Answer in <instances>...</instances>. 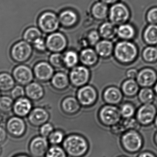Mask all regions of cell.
I'll use <instances>...</instances> for the list:
<instances>
[{
  "label": "cell",
  "mask_w": 157,
  "mask_h": 157,
  "mask_svg": "<svg viewBox=\"0 0 157 157\" xmlns=\"http://www.w3.org/2000/svg\"><path fill=\"white\" fill-rule=\"evenodd\" d=\"M2 154V148H1V147H0V155Z\"/></svg>",
  "instance_id": "cell-54"
},
{
  "label": "cell",
  "mask_w": 157,
  "mask_h": 157,
  "mask_svg": "<svg viewBox=\"0 0 157 157\" xmlns=\"http://www.w3.org/2000/svg\"><path fill=\"white\" fill-rule=\"evenodd\" d=\"M14 157H29L28 156L26 155H17L15 156Z\"/></svg>",
  "instance_id": "cell-50"
},
{
  "label": "cell",
  "mask_w": 157,
  "mask_h": 157,
  "mask_svg": "<svg viewBox=\"0 0 157 157\" xmlns=\"http://www.w3.org/2000/svg\"><path fill=\"white\" fill-rule=\"evenodd\" d=\"M1 92H0V98H1Z\"/></svg>",
  "instance_id": "cell-56"
},
{
  "label": "cell",
  "mask_w": 157,
  "mask_h": 157,
  "mask_svg": "<svg viewBox=\"0 0 157 157\" xmlns=\"http://www.w3.org/2000/svg\"><path fill=\"white\" fill-rule=\"evenodd\" d=\"M157 75L155 71L150 69H146L141 71L137 76L138 83L143 86H150L155 82Z\"/></svg>",
  "instance_id": "cell-19"
},
{
  "label": "cell",
  "mask_w": 157,
  "mask_h": 157,
  "mask_svg": "<svg viewBox=\"0 0 157 157\" xmlns=\"http://www.w3.org/2000/svg\"><path fill=\"white\" fill-rule=\"evenodd\" d=\"M147 20L149 24L157 25V6L150 8L147 12Z\"/></svg>",
  "instance_id": "cell-43"
},
{
  "label": "cell",
  "mask_w": 157,
  "mask_h": 157,
  "mask_svg": "<svg viewBox=\"0 0 157 157\" xmlns=\"http://www.w3.org/2000/svg\"><path fill=\"white\" fill-rule=\"evenodd\" d=\"M34 76L40 81H46L52 78L54 70L48 63L41 62L37 63L34 68Z\"/></svg>",
  "instance_id": "cell-15"
},
{
  "label": "cell",
  "mask_w": 157,
  "mask_h": 157,
  "mask_svg": "<svg viewBox=\"0 0 157 157\" xmlns=\"http://www.w3.org/2000/svg\"><path fill=\"white\" fill-rule=\"evenodd\" d=\"M12 75L18 85L26 86L32 82L34 74L30 67L27 65L20 64L15 67Z\"/></svg>",
  "instance_id": "cell-8"
},
{
  "label": "cell",
  "mask_w": 157,
  "mask_h": 157,
  "mask_svg": "<svg viewBox=\"0 0 157 157\" xmlns=\"http://www.w3.org/2000/svg\"><path fill=\"white\" fill-rule=\"evenodd\" d=\"M64 148L59 145H52L46 153L45 157H67Z\"/></svg>",
  "instance_id": "cell-35"
},
{
  "label": "cell",
  "mask_w": 157,
  "mask_h": 157,
  "mask_svg": "<svg viewBox=\"0 0 157 157\" xmlns=\"http://www.w3.org/2000/svg\"><path fill=\"white\" fill-rule=\"evenodd\" d=\"M25 95L31 100L38 101L44 95L43 87L36 82H32L26 86Z\"/></svg>",
  "instance_id": "cell-18"
},
{
  "label": "cell",
  "mask_w": 157,
  "mask_h": 157,
  "mask_svg": "<svg viewBox=\"0 0 157 157\" xmlns=\"http://www.w3.org/2000/svg\"><path fill=\"white\" fill-rule=\"evenodd\" d=\"M144 36L145 40L148 44H157V25L149 24L146 26L144 31Z\"/></svg>",
  "instance_id": "cell-30"
},
{
  "label": "cell",
  "mask_w": 157,
  "mask_h": 157,
  "mask_svg": "<svg viewBox=\"0 0 157 157\" xmlns=\"http://www.w3.org/2000/svg\"><path fill=\"white\" fill-rule=\"evenodd\" d=\"M60 23L65 27H71L75 25L77 21V16L75 12L71 10L63 11L59 16Z\"/></svg>",
  "instance_id": "cell-23"
},
{
  "label": "cell",
  "mask_w": 157,
  "mask_h": 157,
  "mask_svg": "<svg viewBox=\"0 0 157 157\" xmlns=\"http://www.w3.org/2000/svg\"><path fill=\"white\" fill-rule=\"evenodd\" d=\"M64 64L67 67H73L78 63V57L77 53L75 52L70 51L67 52L63 56Z\"/></svg>",
  "instance_id": "cell-36"
},
{
  "label": "cell",
  "mask_w": 157,
  "mask_h": 157,
  "mask_svg": "<svg viewBox=\"0 0 157 157\" xmlns=\"http://www.w3.org/2000/svg\"><path fill=\"white\" fill-rule=\"evenodd\" d=\"M118 0H101L102 2L105 3L106 4H113L116 2Z\"/></svg>",
  "instance_id": "cell-49"
},
{
  "label": "cell",
  "mask_w": 157,
  "mask_h": 157,
  "mask_svg": "<svg viewBox=\"0 0 157 157\" xmlns=\"http://www.w3.org/2000/svg\"><path fill=\"white\" fill-rule=\"evenodd\" d=\"M59 18L54 13L46 12L41 14L38 19L40 29L45 33H52L56 31L59 25Z\"/></svg>",
  "instance_id": "cell-7"
},
{
  "label": "cell",
  "mask_w": 157,
  "mask_h": 157,
  "mask_svg": "<svg viewBox=\"0 0 157 157\" xmlns=\"http://www.w3.org/2000/svg\"><path fill=\"white\" fill-rule=\"evenodd\" d=\"M63 147L70 157H83L89 149L86 139L80 135L71 134L65 137Z\"/></svg>",
  "instance_id": "cell-1"
},
{
  "label": "cell",
  "mask_w": 157,
  "mask_h": 157,
  "mask_svg": "<svg viewBox=\"0 0 157 157\" xmlns=\"http://www.w3.org/2000/svg\"><path fill=\"white\" fill-rule=\"evenodd\" d=\"M156 113V111L155 106L150 103H147L139 109L137 113V119L143 124H149L155 119Z\"/></svg>",
  "instance_id": "cell-17"
},
{
  "label": "cell",
  "mask_w": 157,
  "mask_h": 157,
  "mask_svg": "<svg viewBox=\"0 0 157 157\" xmlns=\"http://www.w3.org/2000/svg\"><path fill=\"white\" fill-rule=\"evenodd\" d=\"M121 143L124 149L130 153H135L142 146V139L140 135L134 131L124 133L121 138Z\"/></svg>",
  "instance_id": "cell-5"
},
{
  "label": "cell",
  "mask_w": 157,
  "mask_h": 157,
  "mask_svg": "<svg viewBox=\"0 0 157 157\" xmlns=\"http://www.w3.org/2000/svg\"><path fill=\"white\" fill-rule=\"evenodd\" d=\"M15 85L13 75L6 72L0 73V91L7 92L11 91Z\"/></svg>",
  "instance_id": "cell-21"
},
{
  "label": "cell",
  "mask_w": 157,
  "mask_h": 157,
  "mask_svg": "<svg viewBox=\"0 0 157 157\" xmlns=\"http://www.w3.org/2000/svg\"><path fill=\"white\" fill-rule=\"evenodd\" d=\"M80 59L85 65L92 66L98 61V53L92 49H85L80 53Z\"/></svg>",
  "instance_id": "cell-22"
},
{
  "label": "cell",
  "mask_w": 157,
  "mask_h": 157,
  "mask_svg": "<svg viewBox=\"0 0 157 157\" xmlns=\"http://www.w3.org/2000/svg\"><path fill=\"white\" fill-rule=\"evenodd\" d=\"M31 101L28 98L23 97L16 100L13 107V112L16 116L24 117L27 116L32 110Z\"/></svg>",
  "instance_id": "cell-16"
},
{
  "label": "cell",
  "mask_w": 157,
  "mask_h": 157,
  "mask_svg": "<svg viewBox=\"0 0 157 157\" xmlns=\"http://www.w3.org/2000/svg\"><path fill=\"white\" fill-rule=\"evenodd\" d=\"M103 98L107 103L110 104H116L120 102L122 98L121 90L115 87H110L105 90Z\"/></svg>",
  "instance_id": "cell-20"
},
{
  "label": "cell",
  "mask_w": 157,
  "mask_h": 157,
  "mask_svg": "<svg viewBox=\"0 0 157 157\" xmlns=\"http://www.w3.org/2000/svg\"><path fill=\"white\" fill-rule=\"evenodd\" d=\"M99 32L102 37L107 40L110 39L117 34V29L112 23L106 22L101 26Z\"/></svg>",
  "instance_id": "cell-31"
},
{
  "label": "cell",
  "mask_w": 157,
  "mask_h": 157,
  "mask_svg": "<svg viewBox=\"0 0 157 157\" xmlns=\"http://www.w3.org/2000/svg\"><path fill=\"white\" fill-rule=\"evenodd\" d=\"M113 50V45L109 40H101L96 44V52L101 57H109L112 53Z\"/></svg>",
  "instance_id": "cell-25"
},
{
  "label": "cell",
  "mask_w": 157,
  "mask_h": 157,
  "mask_svg": "<svg viewBox=\"0 0 157 157\" xmlns=\"http://www.w3.org/2000/svg\"><path fill=\"white\" fill-rule=\"evenodd\" d=\"M11 97L2 96L0 98V111L3 113H7L13 110L14 101Z\"/></svg>",
  "instance_id": "cell-33"
},
{
  "label": "cell",
  "mask_w": 157,
  "mask_h": 157,
  "mask_svg": "<svg viewBox=\"0 0 157 157\" xmlns=\"http://www.w3.org/2000/svg\"><path fill=\"white\" fill-rule=\"evenodd\" d=\"M116 59L123 63H129L133 61L137 55V49L134 44L127 41L117 43L114 49Z\"/></svg>",
  "instance_id": "cell-2"
},
{
  "label": "cell",
  "mask_w": 157,
  "mask_h": 157,
  "mask_svg": "<svg viewBox=\"0 0 157 157\" xmlns=\"http://www.w3.org/2000/svg\"><path fill=\"white\" fill-rule=\"evenodd\" d=\"M42 33L40 29L35 26H29L24 30L23 37L24 40L33 44L37 40L41 38Z\"/></svg>",
  "instance_id": "cell-24"
},
{
  "label": "cell",
  "mask_w": 157,
  "mask_h": 157,
  "mask_svg": "<svg viewBox=\"0 0 157 157\" xmlns=\"http://www.w3.org/2000/svg\"><path fill=\"white\" fill-rule=\"evenodd\" d=\"M33 49L31 44L25 40L15 43L11 49L10 55L12 59L17 63L26 62L31 57Z\"/></svg>",
  "instance_id": "cell-3"
},
{
  "label": "cell",
  "mask_w": 157,
  "mask_h": 157,
  "mask_svg": "<svg viewBox=\"0 0 157 157\" xmlns=\"http://www.w3.org/2000/svg\"><path fill=\"white\" fill-rule=\"evenodd\" d=\"M6 132L14 137H22L25 133L26 126L25 123L21 117L13 116L7 121L6 124Z\"/></svg>",
  "instance_id": "cell-10"
},
{
  "label": "cell",
  "mask_w": 157,
  "mask_h": 157,
  "mask_svg": "<svg viewBox=\"0 0 157 157\" xmlns=\"http://www.w3.org/2000/svg\"><path fill=\"white\" fill-rule=\"evenodd\" d=\"M70 77L71 81L74 86H84L89 79V71L84 66H77L71 71Z\"/></svg>",
  "instance_id": "cell-13"
},
{
  "label": "cell",
  "mask_w": 157,
  "mask_h": 157,
  "mask_svg": "<svg viewBox=\"0 0 157 157\" xmlns=\"http://www.w3.org/2000/svg\"><path fill=\"white\" fill-rule=\"evenodd\" d=\"M77 98L79 103L84 106H89L97 99L96 90L90 86H85L78 90Z\"/></svg>",
  "instance_id": "cell-14"
},
{
  "label": "cell",
  "mask_w": 157,
  "mask_h": 157,
  "mask_svg": "<svg viewBox=\"0 0 157 157\" xmlns=\"http://www.w3.org/2000/svg\"><path fill=\"white\" fill-rule=\"evenodd\" d=\"M131 13L127 6L118 3L111 7L109 17L111 23L114 25H121L127 22L131 17Z\"/></svg>",
  "instance_id": "cell-4"
},
{
  "label": "cell",
  "mask_w": 157,
  "mask_h": 157,
  "mask_svg": "<svg viewBox=\"0 0 157 157\" xmlns=\"http://www.w3.org/2000/svg\"><path fill=\"white\" fill-rule=\"evenodd\" d=\"M52 83L53 86L58 89L66 88L69 84V78L64 73L59 72L52 76Z\"/></svg>",
  "instance_id": "cell-28"
},
{
  "label": "cell",
  "mask_w": 157,
  "mask_h": 157,
  "mask_svg": "<svg viewBox=\"0 0 157 157\" xmlns=\"http://www.w3.org/2000/svg\"><path fill=\"white\" fill-rule=\"evenodd\" d=\"M99 38V34L95 30L90 31L88 35V40L90 44L91 45H94L97 44Z\"/></svg>",
  "instance_id": "cell-44"
},
{
  "label": "cell",
  "mask_w": 157,
  "mask_h": 157,
  "mask_svg": "<svg viewBox=\"0 0 157 157\" xmlns=\"http://www.w3.org/2000/svg\"><path fill=\"white\" fill-rule=\"evenodd\" d=\"M91 12L95 18L99 20L105 19L108 14V7L103 2H98L93 5Z\"/></svg>",
  "instance_id": "cell-27"
},
{
  "label": "cell",
  "mask_w": 157,
  "mask_h": 157,
  "mask_svg": "<svg viewBox=\"0 0 157 157\" xmlns=\"http://www.w3.org/2000/svg\"><path fill=\"white\" fill-rule=\"evenodd\" d=\"M49 117L48 112L45 109L37 107L31 111L28 115V120L32 126L39 127L48 122Z\"/></svg>",
  "instance_id": "cell-12"
},
{
  "label": "cell",
  "mask_w": 157,
  "mask_h": 157,
  "mask_svg": "<svg viewBox=\"0 0 157 157\" xmlns=\"http://www.w3.org/2000/svg\"><path fill=\"white\" fill-rule=\"evenodd\" d=\"M63 109L66 113L73 114L79 110V101L75 98L70 97L65 98L62 102Z\"/></svg>",
  "instance_id": "cell-26"
},
{
  "label": "cell",
  "mask_w": 157,
  "mask_h": 157,
  "mask_svg": "<svg viewBox=\"0 0 157 157\" xmlns=\"http://www.w3.org/2000/svg\"><path fill=\"white\" fill-rule=\"evenodd\" d=\"M135 112V109L133 106L130 104H124L121 109V114L125 118H131L133 116Z\"/></svg>",
  "instance_id": "cell-42"
},
{
  "label": "cell",
  "mask_w": 157,
  "mask_h": 157,
  "mask_svg": "<svg viewBox=\"0 0 157 157\" xmlns=\"http://www.w3.org/2000/svg\"><path fill=\"white\" fill-rule=\"evenodd\" d=\"M144 57L147 62H152L157 59V49L154 47L146 48L144 52Z\"/></svg>",
  "instance_id": "cell-39"
},
{
  "label": "cell",
  "mask_w": 157,
  "mask_h": 157,
  "mask_svg": "<svg viewBox=\"0 0 157 157\" xmlns=\"http://www.w3.org/2000/svg\"><path fill=\"white\" fill-rule=\"evenodd\" d=\"M155 125H156L157 127V116L156 118L155 121Z\"/></svg>",
  "instance_id": "cell-51"
},
{
  "label": "cell",
  "mask_w": 157,
  "mask_h": 157,
  "mask_svg": "<svg viewBox=\"0 0 157 157\" xmlns=\"http://www.w3.org/2000/svg\"><path fill=\"white\" fill-rule=\"evenodd\" d=\"M49 144L47 138L41 136H36L30 141L29 152L33 157H43L49 148Z\"/></svg>",
  "instance_id": "cell-9"
},
{
  "label": "cell",
  "mask_w": 157,
  "mask_h": 157,
  "mask_svg": "<svg viewBox=\"0 0 157 157\" xmlns=\"http://www.w3.org/2000/svg\"><path fill=\"white\" fill-rule=\"evenodd\" d=\"M49 60L51 64L55 68H61L64 64L63 56L59 52H54L52 54Z\"/></svg>",
  "instance_id": "cell-38"
},
{
  "label": "cell",
  "mask_w": 157,
  "mask_h": 157,
  "mask_svg": "<svg viewBox=\"0 0 157 157\" xmlns=\"http://www.w3.org/2000/svg\"><path fill=\"white\" fill-rule=\"evenodd\" d=\"M6 136V131L2 127L0 126V145L2 144L5 142Z\"/></svg>",
  "instance_id": "cell-46"
},
{
  "label": "cell",
  "mask_w": 157,
  "mask_h": 157,
  "mask_svg": "<svg viewBox=\"0 0 157 157\" xmlns=\"http://www.w3.org/2000/svg\"><path fill=\"white\" fill-rule=\"evenodd\" d=\"M122 90L124 93L127 96H134L138 91V84L135 80L130 78L124 82L122 85Z\"/></svg>",
  "instance_id": "cell-32"
},
{
  "label": "cell",
  "mask_w": 157,
  "mask_h": 157,
  "mask_svg": "<svg viewBox=\"0 0 157 157\" xmlns=\"http://www.w3.org/2000/svg\"><path fill=\"white\" fill-rule=\"evenodd\" d=\"M117 34L121 38L130 39L134 36L135 29L130 24H124L120 25L117 29Z\"/></svg>",
  "instance_id": "cell-29"
},
{
  "label": "cell",
  "mask_w": 157,
  "mask_h": 157,
  "mask_svg": "<svg viewBox=\"0 0 157 157\" xmlns=\"http://www.w3.org/2000/svg\"><path fill=\"white\" fill-rule=\"evenodd\" d=\"M65 133L60 130H54L48 137L49 143L52 145H59L65 139Z\"/></svg>",
  "instance_id": "cell-34"
},
{
  "label": "cell",
  "mask_w": 157,
  "mask_h": 157,
  "mask_svg": "<svg viewBox=\"0 0 157 157\" xmlns=\"http://www.w3.org/2000/svg\"><path fill=\"white\" fill-rule=\"evenodd\" d=\"M155 140H156V143L157 144V133L156 134V135Z\"/></svg>",
  "instance_id": "cell-53"
},
{
  "label": "cell",
  "mask_w": 157,
  "mask_h": 157,
  "mask_svg": "<svg viewBox=\"0 0 157 157\" xmlns=\"http://www.w3.org/2000/svg\"><path fill=\"white\" fill-rule=\"evenodd\" d=\"M46 42L47 48L53 52H61L67 46L66 37L59 32L51 34L47 38Z\"/></svg>",
  "instance_id": "cell-11"
},
{
  "label": "cell",
  "mask_w": 157,
  "mask_h": 157,
  "mask_svg": "<svg viewBox=\"0 0 157 157\" xmlns=\"http://www.w3.org/2000/svg\"><path fill=\"white\" fill-rule=\"evenodd\" d=\"M138 74L137 71L136 69H132L127 71L126 75L128 78L133 79L136 77H137Z\"/></svg>",
  "instance_id": "cell-47"
},
{
  "label": "cell",
  "mask_w": 157,
  "mask_h": 157,
  "mask_svg": "<svg viewBox=\"0 0 157 157\" xmlns=\"http://www.w3.org/2000/svg\"><path fill=\"white\" fill-rule=\"evenodd\" d=\"M126 157L123 156H119V157Z\"/></svg>",
  "instance_id": "cell-55"
},
{
  "label": "cell",
  "mask_w": 157,
  "mask_h": 157,
  "mask_svg": "<svg viewBox=\"0 0 157 157\" xmlns=\"http://www.w3.org/2000/svg\"><path fill=\"white\" fill-rule=\"evenodd\" d=\"M139 98L143 103L147 104L152 102L154 99V93L153 90L149 88H146L141 90L139 92Z\"/></svg>",
  "instance_id": "cell-37"
},
{
  "label": "cell",
  "mask_w": 157,
  "mask_h": 157,
  "mask_svg": "<svg viewBox=\"0 0 157 157\" xmlns=\"http://www.w3.org/2000/svg\"><path fill=\"white\" fill-rule=\"evenodd\" d=\"M121 115V111L118 108L112 105H106L101 108L99 117L103 125L112 127L119 122Z\"/></svg>",
  "instance_id": "cell-6"
},
{
  "label": "cell",
  "mask_w": 157,
  "mask_h": 157,
  "mask_svg": "<svg viewBox=\"0 0 157 157\" xmlns=\"http://www.w3.org/2000/svg\"><path fill=\"white\" fill-rule=\"evenodd\" d=\"M34 48L38 51L43 52L46 50L47 48L46 42L44 41L42 38L37 40L33 44Z\"/></svg>",
  "instance_id": "cell-45"
},
{
  "label": "cell",
  "mask_w": 157,
  "mask_h": 157,
  "mask_svg": "<svg viewBox=\"0 0 157 157\" xmlns=\"http://www.w3.org/2000/svg\"><path fill=\"white\" fill-rule=\"evenodd\" d=\"M25 95V89L23 87V86L21 85H18L15 86L11 91V97L15 100L24 97Z\"/></svg>",
  "instance_id": "cell-40"
},
{
  "label": "cell",
  "mask_w": 157,
  "mask_h": 157,
  "mask_svg": "<svg viewBox=\"0 0 157 157\" xmlns=\"http://www.w3.org/2000/svg\"><path fill=\"white\" fill-rule=\"evenodd\" d=\"M54 131L53 125L50 123L47 122L40 126V133L41 136L48 138L50 135Z\"/></svg>",
  "instance_id": "cell-41"
},
{
  "label": "cell",
  "mask_w": 157,
  "mask_h": 157,
  "mask_svg": "<svg viewBox=\"0 0 157 157\" xmlns=\"http://www.w3.org/2000/svg\"><path fill=\"white\" fill-rule=\"evenodd\" d=\"M155 90L156 92L157 93V83L156 85L155 86Z\"/></svg>",
  "instance_id": "cell-52"
},
{
  "label": "cell",
  "mask_w": 157,
  "mask_h": 157,
  "mask_svg": "<svg viewBox=\"0 0 157 157\" xmlns=\"http://www.w3.org/2000/svg\"><path fill=\"white\" fill-rule=\"evenodd\" d=\"M138 157H155V156L149 152H144L140 154Z\"/></svg>",
  "instance_id": "cell-48"
}]
</instances>
